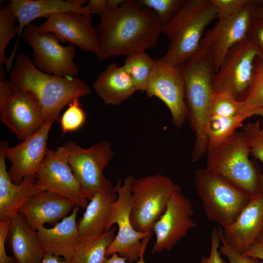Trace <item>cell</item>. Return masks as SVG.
Segmentation results:
<instances>
[{"label": "cell", "mask_w": 263, "mask_h": 263, "mask_svg": "<svg viewBox=\"0 0 263 263\" xmlns=\"http://www.w3.org/2000/svg\"><path fill=\"white\" fill-rule=\"evenodd\" d=\"M133 179L132 176H128L123 184L120 179L118 180L114 186L117 198L105 230H110L114 224L118 226V231L107 249V255L109 257L117 254L129 263L139 260L143 248L147 245L152 236L137 231L131 222V187Z\"/></svg>", "instance_id": "cell-9"}, {"label": "cell", "mask_w": 263, "mask_h": 263, "mask_svg": "<svg viewBox=\"0 0 263 263\" xmlns=\"http://www.w3.org/2000/svg\"><path fill=\"white\" fill-rule=\"evenodd\" d=\"M85 120L86 115L81 107L79 99H75L69 104L61 116L60 125L63 134L77 131Z\"/></svg>", "instance_id": "cell-34"}, {"label": "cell", "mask_w": 263, "mask_h": 263, "mask_svg": "<svg viewBox=\"0 0 263 263\" xmlns=\"http://www.w3.org/2000/svg\"><path fill=\"white\" fill-rule=\"evenodd\" d=\"M145 93L148 97H156L165 104L174 126L180 128L184 124L188 118V113L185 79L180 67L169 64L162 58L154 59Z\"/></svg>", "instance_id": "cell-15"}, {"label": "cell", "mask_w": 263, "mask_h": 263, "mask_svg": "<svg viewBox=\"0 0 263 263\" xmlns=\"http://www.w3.org/2000/svg\"><path fill=\"white\" fill-rule=\"evenodd\" d=\"M186 0H135L141 7L153 10L162 25L168 23L179 10Z\"/></svg>", "instance_id": "cell-33"}, {"label": "cell", "mask_w": 263, "mask_h": 263, "mask_svg": "<svg viewBox=\"0 0 263 263\" xmlns=\"http://www.w3.org/2000/svg\"><path fill=\"white\" fill-rule=\"evenodd\" d=\"M84 0H12L9 4L14 13L19 25V34L12 52L6 64L11 67L20 36L25 28L33 20L39 18H48L60 13L76 12L91 15L85 5Z\"/></svg>", "instance_id": "cell-20"}, {"label": "cell", "mask_w": 263, "mask_h": 263, "mask_svg": "<svg viewBox=\"0 0 263 263\" xmlns=\"http://www.w3.org/2000/svg\"><path fill=\"white\" fill-rule=\"evenodd\" d=\"M193 214L191 203L181 189L174 192L165 211L153 225L156 240L151 253L170 251L189 230L196 227L197 225L191 218Z\"/></svg>", "instance_id": "cell-16"}, {"label": "cell", "mask_w": 263, "mask_h": 263, "mask_svg": "<svg viewBox=\"0 0 263 263\" xmlns=\"http://www.w3.org/2000/svg\"><path fill=\"white\" fill-rule=\"evenodd\" d=\"M242 103V101L238 100L227 93L213 91L210 101V117L241 114Z\"/></svg>", "instance_id": "cell-31"}, {"label": "cell", "mask_w": 263, "mask_h": 263, "mask_svg": "<svg viewBox=\"0 0 263 263\" xmlns=\"http://www.w3.org/2000/svg\"><path fill=\"white\" fill-rule=\"evenodd\" d=\"M250 38L263 57V20L256 19L251 28Z\"/></svg>", "instance_id": "cell-40"}, {"label": "cell", "mask_w": 263, "mask_h": 263, "mask_svg": "<svg viewBox=\"0 0 263 263\" xmlns=\"http://www.w3.org/2000/svg\"><path fill=\"white\" fill-rule=\"evenodd\" d=\"M10 223V219L0 221V263H16L13 257L7 255L5 249Z\"/></svg>", "instance_id": "cell-39"}, {"label": "cell", "mask_w": 263, "mask_h": 263, "mask_svg": "<svg viewBox=\"0 0 263 263\" xmlns=\"http://www.w3.org/2000/svg\"><path fill=\"white\" fill-rule=\"evenodd\" d=\"M36 180V174L30 175L20 184H15L7 170L3 149L0 145V221L10 219L27 201L43 191Z\"/></svg>", "instance_id": "cell-23"}, {"label": "cell", "mask_w": 263, "mask_h": 263, "mask_svg": "<svg viewBox=\"0 0 263 263\" xmlns=\"http://www.w3.org/2000/svg\"><path fill=\"white\" fill-rule=\"evenodd\" d=\"M179 67L185 79L188 118L195 135L191 156V160L195 163L206 154L207 148L214 72L209 55L202 48L190 59Z\"/></svg>", "instance_id": "cell-3"}, {"label": "cell", "mask_w": 263, "mask_h": 263, "mask_svg": "<svg viewBox=\"0 0 263 263\" xmlns=\"http://www.w3.org/2000/svg\"><path fill=\"white\" fill-rule=\"evenodd\" d=\"M117 198L115 192L94 194L89 201L82 217L77 223L80 237L105 232L113 205Z\"/></svg>", "instance_id": "cell-26"}, {"label": "cell", "mask_w": 263, "mask_h": 263, "mask_svg": "<svg viewBox=\"0 0 263 263\" xmlns=\"http://www.w3.org/2000/svg\"><path fill=\"white\" fill-rule=\"evenodd\" d=\"M263 1V0H257L237 14L218 19L211 28L206 31L201 41L200 48L209 55L214 74L227 52L249 36L256 19V9Z\"/></svg>", "instance_id": "cell-13"}, {"label": "cell", "mask_w": 263, "mask_h": 263, "mask_svg": "<svg viewBox=\"0 0 263 263\" xmlns=\"http://www.w3.org/2000/svg\"><path fill=\"white\" fill-rule=\"evenodd\" d=\"M259 192L263 194V171L259 174Z\"/></svg>", "instance_id": "cell-46"}, {"label": "cell", "mask_w": 263, "mask_h": 263, "mask_svg": "<svg viewBox=\"0 0 263 263\" xmlns=\"http://www.w3.org/2000/svg\"><path fill=\"white\" fill-rule=\"evenodd\" d=\"M256 242L263 244V229L259 235Z\"/></svg>", "instance_id": "cell-47"}, {"label": "cell", "mask_w": 263, "mask_h": 263, "mask_svg": "<svg viewBox=\"0 0 263 263\" xmlns=\"http://www.w3.org/2000/svg\"><path fill=\"white\" fill-rule=\"evenodd\" d=\"M36 176V183L42 191L64 197L75 207L85 208L93 197L75 178L62 146L55 150L47 149Z\"/></svg>", "instance_id": "cell-14"}, {"label": "cell", "mask_w": 263, "mask_h": 263, "mask_svg": "<svg viewBox=\"0 0 263 263\" xmlns=\"http://www.w3.org/2000/svg\"><path fill=\"white\" fill-rule=\"evenodd\" d=\"M255 115L260 116L262 117L263 121V109H261L259 111H258L255 114ZM261 130L262 132H263V126L261 127Z\"/></svg>", "instance_id": "cell-48"}, {"label": "cell", "mask_w": 263, "mask_h": 263, "mask_svg": "<svg viewBox=\"0 0 263 263\" xmlns=\"http://www.w3.org/2000/svg\"><path fill=\"white\" fill-rule=\"evenodd\" d=\"M116 227L99 234L80 237L70 263H106L107 251L116 236Z\"/></svg>", "instance_id": "cell-27"}, {"label": "cell", "mask_w": 263, "mask_h": 263, "mask_svg": "<svg viewBox=\"0 0 263 263\" xmlns=\"http://www.w3.org/2000/svg\"><path fill=\"white\" fill-rule=\"evenodd\" d=\"M242 103L241 114L246 119L263 109V57L259 56L256 60L253 78Z\"/></svg>", "instance_id": "cell-29"}, {"label": "cell", "mask_w": 263, "mask_h": 263, "mask_svg": "<svg viewBox=\"0 0 263 263\" xmlns=\"http://www.w3.org/2000/svg\"><path fill=\"white\" fill-rule=\"evenodd\" d=\"M243 254L263 261V244L256 242Z\"/></svg>", "instance_id": "cell-42"}, {"label": "cell", "mask_w": 263, "mask_h": 263, "mask_svg": "<svg viewBox=\"0 0 263 263\" xmlns=\"http://www.w3.org/2000/svg\"><path fill=\"white\" fill-rule=\"evenodd\" d=\"M255 16L256 19L263 20V1L257 7Z\"/></svg>", "instance_id": "cell-45"}, {"label": "cell", "mask_w": 263, "mask_h": 263, "mask_svg": "<svg viewBox=\"0 0 263 263\" xmlns=\"http://www.w3.org/2000/svg\"><path fill=\"white\" fill-rule=\"evenodd\" d=\"M147 246L143 248L140 254V258L135 263H147L144 259V255ZM106 263H129L125 258L119 256L117 254H113L109 257Z\"/></svg>", "instance_id": "cell-43"}, {"label": "cell", "mask_w": 263, "mask_h": 263, "mask_svg": "<svg viewBox=\"0 0 263 263\" xmlns=\"http://www.w3.org/2000/svg\"><path fill=\"white\" fill-rule=\"evenodd\" d=\"M180 189L170 178L159 173L134 178L131 220L135 229L152 235L154 223L165 211L173 193Z\"/></svg>", "instance_id": "cell-7"}, {"label": "cell", "mask_w": 263, "mask_h": 263, "mask_svg": "<svg viewBox=\"0 0 263 263\" xmlns=\"http://www.w3.org/2000/svg\"><path fill=\"white\" fill-rule=\"evenodd\" d=\"M95 27L100 61L114 56L145 52L156 46L162 25L152 10L125 0L118 8L99 16Z\"/></svg>", "instance_id": "cell-1"}, {"label": "cell", "mask_w": 263, "mask_h": 263, "mask_svg": "<svg viewBox=\"0 0 263 263\" xmlns=\"http://www.w3.org/2000/svg\"><path fill=\"white\" fill-rule=\"evenodd\" d=\"M10 219L6 243L16 263H40L45 254L37 231L30 227L19 213Z\"/></svg>", "instance_id": "cell-24"}, {"label": "cell", "mask_w": 263, "mask_h": 263, "mask_svg": "<svg viewBox=\"0 0 263 263\" xmlns=\"http://www.w3.org/2000/svg\"><path fill=\"white\" fill-rule=\"evenodd\" d=\"M194 185L207 219L223 228L236 220L252 196L206 168L195 170Z\"/></svg>", "instance_id": "cell-6"}, {"label": "cell", "mask_w": 263, "mask_h": 263, "mask_svg": "<svg viewBox=\"0 0 263 263\" xmlns=\"http://www.w3.org/2000/svg\"><path fill=\"white\" fill-rule=\"evenodd\" d=\"M62 146L74 175L86 192L92 196L97 193L115 192L114 186L103 174L114 154L107 140L87 149L73 140Z\"/></svg>", "instance_id": "cell-10"}, {"label": "cell", "mask_w": 263, "mask_h": 263, "mask_svg": "<svg viewBox=\"0 0 263 263\" xmlns=\"http://www.w3.org/2000/svg\"><path fill=\"white\" fill-rule=\"evenodd\" d=\"M93 88L105 105H120L137 91L123 66L115 63L108 65L99 75Z\"/></svg>", "instance_id": "cell-25"}, {"label": "cell", "mask_w": 263, "mask_h": 263, "mask_svg": "<svg viewBox=\"0 0 263 263\" xmlns=\"http://www.w3.org/2000/svg\"><path fill=\"white\" fill-rule=\"evenodd\" d=\"M206 153L207 169L251 196L259 192V173L249 159L250 148L243 131H236L222 142L208 146Z\"/></svg>", "instance_id": "cell-5"}, {"label": "cell", "mask_w": 263, "mask_h": 263, "mask_svg": "<svg viewBox=\"0 0 263 263\" xmlns=\"http://www.w3.org/2000/svg\"><path fill=\"white\" fill-rule=\"evenodd\" d=\"M22 36L32 48V61L39 70L60 77L77 75L79 68L74 61L75 46L62 45L56 35L40 33L34 24L26 26Z\"/></svg>", "instance_id": "cell-12"}, {"label": "cell", "mask_w": 263, "mask_h": 263, "mask_svg": "<svg viewBox=\"0 0 263 263\" xmlns=\"http://www.w3.org/2000/svg\"><path fill=\"white\" fill-rule=\"evenodd\" d=\"M53 121L46 122L33 135L17 145L10 147L1 142L6 159L11 163L8 171L12 181L20 184L28 175L36 174L46 155L47 142Z\"/></svg>", "instance_id": "cell-18"}, {"label": "cell", "mask_w": 263, "mask_h": 263, "mask_svg": "<svg viewBox=\"0 0 263 263\" xmlns=\"http://www.w3.org/2000/svg\"><path fill=\"white\" fill-rule=\"evenodd\" d=\"M260 54L250 36L232 47L224 58L212 80L213 91L227 93L239 101L250 86L255 63Z\"/></svg>", "instance_id": "cell-11"}, {"label": "cell", "mask_w": 263, "mask_h": 263, "mask_svg": "<svg viewBox=\"0 0 263 263\" xmlns=\"http://www.w3.org/2000/svg\"><path fill=\"white\" fill-rule=\"evenodd\" d=\"M85 7L91 15L93 14L99 16L108 11V0H89Z\"/></svg>", "instance_id": "cell-41"}, {"label": "cell", "mask_w": 263, "mask_h": 263, "mask_svg": "<svg viewBox=\"0 0 263 263\" xmlns=\"http://www.w3.org/2000/svg\"><path fill=\"white\" fill-rule=\"evenodd\" d=\"M154 65V59L146 53L126 56L123 65L132 78L136 89L145 92Z\"/></svg>", "instance_id": "cell-28"}, {"label": "cell", "mask_w": 263, "mask_h": 263, "mask_svg": "<svg viewBox=\"0 0 263 263\" xmlns=\"http://www.w3.org/2000/svg\"><path fill=\"white\" fill-rule=\"evenodd\" d=\"M40 263H70L69 260H62L52 254H45Z\"/></svg>", "instance_id": "cell-44"}, {"label": "cell", "mask_w": 263, "mask_h": 263, "mask_svg": "<svg viewBox=\"0 0 263 263\" xmlns=\"http://www.w3.org/2000/svg\"><path fill=\"white\" fill-rule=\"evenodd\" d=\"M217 18L211 0H186L170 20L162 26L161 33L169 40L161 57L175 66L188 61L199 51L207 26Z\"/></svg>", "instance_id": "cell-4"}, {"label": "cell", "mask_w": 263, "mask_h": 263, "mask_svg": "<svg viewBox=\"0 0 263 263\" xmlns=\"http://www.w3.org/2000/svg\"><path fill=\"white\" fill-rule=\"evenodd\" d=\"M211 246L210 254L207 257L201 258L198 263H226L221 256V229L214 227L210 233Z\"/></svg>", "instance_id": "cell-38"}, {"label": "cell", "mask_w": 263, "mask_h": 263, "mask_svg": "<svg viewBox=\"0 0 263 263\" xmlns=\"http://www.w3.org/2000/svg\"><path fill=\"white\" fill-rule=\"evenodd\" d=\"M9 80L14 87L28 91L37 97L47 122L55 121L63 108L75 99L92 93L82 79L42 72L21 53L15 57Z\"/></svg>", "instance_id": "cell-2"}, {"label": "cell", "mask_w": 263, "mask_h": 263, "mask_svg": "<svg viewBox=\"0 0 263 263\" xmlns=\"http://www.w3.org/2000/svg\"><path fill=\"white\" fill-rule=\"evenodd\" d=\"M41 33H51L62 43H70L98 57L100 46L91 15L65 12L53 15L38 26Z\"/></svg>", "instance_id": "cell-17"}, {"label": "cell", "mask_w": 263, "mask_h": 263, "mask_svg": "<svg viewBox=\"0 0 263 263\" xmlns=\"http://www.w3.org/2000/svg\"><path fill=\"white\" fill-rule=\"evenodd\" d=\"M75 207L72 202L64 197L43 191L27 201L19 213L36 231L46 224L55 225L69 215Z\"/></svg>", "instance_id": "cell-21"}, {"label": "cell", "mask_w": 263, "mask_h": 263, "mask_svg": "<svg viewBox=\"0 0 263 263\" xmlns=\"http://www.w3.org/2000/svg\"><path fill=\"white\" fill-rule=\"evenodd\" d=\"M0 118L19 140L28 138L47 122L37 97L14 87L0 69Z\"/></svg>", "instance_id": "cell-8"}, {"label": "cell", "mask_w": 263, "mask_h": 263, "mask_svg": "<svg viewBox=\"0 0 263 263\" xmlns=\"http://www.w3.org/2000/svg\"><path fill=\"white\" fill-rule=\"evenodd\" d=\"M16 16L9 5L0 10V65L6 63L5 50L10 40L19 34Z\"/></svg>", "instance_id": "cell-32"}, {"label": "cell", "mask_w": 263, "mask_h": 263, "mask_svg": "<svg viewBox=\"0 0 263 263\" xmlns=\"http://www.w3.org/2000/svg\"><path fill=\"white\" fill-rule=\"evenodd\" d=\"M78 209L75 207L69 215L52 228L44 226L36 230L45 254L71 259L80 238L76 220Z\"/></svg>", "instance_id": "cell-22"}, {"label": "cell", "mask_w": 263, "mask_h": 263, "mask_svg": "<svg viewBox=\"0 0 263 263\" xmlns=\"http://www.w3.org/2000/svg\"><path fill=\"white\" fill-rule=\"evenodd\" d=\"M242 131L249 145L251 154L263 164V132L260 121L247 122Z\"/></svg>", "instance_id": "cell-35"}, {"label": "cell", "mask_w": 263, "mask_h": 263, "mask_svg": "<svg viewBox=\"0 0 263 263\" xmlns=\"http://www.w3.org/2000/svg\"><path fill=\"white\" fill-rule=\"evenodd\" d=\"M223 228L222 237L229 246L245 253L257 242L263 229V194L252 196L236 220Z\"/></svg>", "instance_id": "cell-19"}, {"label": "cell", "mask_w": 263, "mask_h": 263, "mask_svg": "<svg viewBox=\"0 0 263 263\" xmlns=\"http://www.w3.org/2000/svg\"><path fill=\"white\" fill-rule=\"evenodd\" d=\"M213 4L218 19L237 14L257 0H211Z\"/></svg>", "instance_id": "cell-36"}, {"label": "cell", "mask_w": 263, "mask_h": 263, "mask_svg": "<svg viewBox=\"0 0 263 263\" xmlns=\"http://www.w3.org/2000/svg\"><path fill=\"white\" fill-rule=\"evenodd\" d=\"M221 241L220 252L227 258L229 263H263L261 260L244 255L232 249L223 238L221 229Z\"/></svg>", "instance_id": "cell-37"}, {"label": "cell", "mask_w": 263, "mask_h": 263, "mask_svg": "<svg viewBox=\"0 0 263 263\" xmlns=\"http://www.w3.org/2000/svg\"><path fill=\"white\" fill-rule=\"evenodd\" d=\"M245 119L242 114L231 117H210L208 129V146L217 144L229 137L239 128L243 126Z\"/></svg>", "instance_id": "cell-30"}]
</instances>
